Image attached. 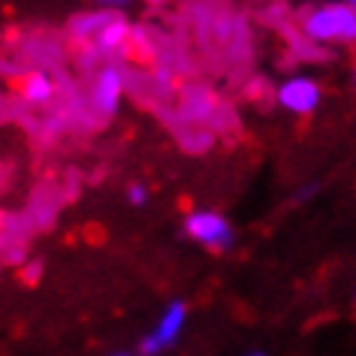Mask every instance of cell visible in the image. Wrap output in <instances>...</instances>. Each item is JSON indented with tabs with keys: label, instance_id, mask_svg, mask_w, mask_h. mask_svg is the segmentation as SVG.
<instances>
[{
	"label": "cell",
	"instance_id": "1",
	"mask_svg": "<svg viewBox=\"0 0 356 356\" xmlns=\"http://www.w3.org/2000/svg\"><path fill=\"white\" fill-rule=\"evenodd\" d=\"M296 28L317 46H356V10L344 0L305 6Z\"/></svg>",
	"mask_w": 356,
	"mask_h": 356
},
{
	"label": "cell",
	"instance_id": "2",
	"mask_svg": "<svg viewBox=\"0 0 356 356\" xmlns=\"http://www.w3.org/2000/svg\"><path fill=\"white\" fill-rule=\"evenodd\" d=\"M184 236H188L193 245L206 248V251H215V254H224L236 245L233 224H229L220 211H211V209L188 211V218H184Z\"/></svg>",
	"mask_w": 356,
	"mask_h": 356
},
{
	"label": "cell",
	"instance_id": "3",
	"mask_svg": "<svg viewBox=\"0 0 356 356\" xmlns=\"http://www.w3.org/2000/svg\"><path fill=\"white\" fill-rule=\"evenodd\" d=\"M124 94H127V73L121 64H103L91 79V106L97 115L112 118L121 109Z\"/></svg>",
	"mask_w": 356,
	"mask_h": 356
},
{
	"label": "cell",
	"instance_id": "4",
	"mask_svg": "<svg viewBox=\"0 0 356 356\" xmlns=\"http://www.w3.org/2000/svg\"><path fill=\"white\" fill-rule=\"evenodd\" d=\"M184 326H188V305L178 299L169 302L163 308V314L157 317V323L151 326V332L142 338V344H139L142 356H160L163 350H169V347L181 338Z\"/></svg>",
	"mask_w": 356,
	"mask_h": 356
},
{
	"label": "cell",
	"instance_id": "5",
	"mask_svg": "<svg viewBox=\"0 0 356 356\" xmlns=\"http://www.w3.org/2000/svg\"><path fill=\"white\" fill-rule=\"evenodd\" d=\"M320 100H323V88H320L311 76H290L275 88V103L290 115H311L317 112Z\"/></svg>",
	"mask_w": 356,
	"mask_h": 356
},
{
	"label": "cell",
	"instance_id": "6",
	"mask_svg": "<svg viewBox=\"0 0 356 356\" xmlns=\"http://www.w3.org/2000/svg\"><path fill=\"white\" fill-rule=\"evenodd\" d=\"M109 10H85V13H76L73 19H70L67 24V37L73 40V46L76 49H85V46H91L94 37L100 33V28L106 22H109Z\"/></svg>",
	"mask_w": 356,
	"mask_h": 356
},
{
	"label": "cell",
	"instance_id": "7",
	"mask_svg": "<svg viewBox=\"0 0 356 356\" xmlns=\"http://www.w3.org/2000/svg\"><path fill=\"white\" fill-rule=\"evenodd\" d=\"M19 94H22V100L28 106H33V109H42V106H49L51 100H55L58 82H55V76H51V73H46V70H33V73H28L22 79Z\"/></svg>",
	"mask_w": 356,
	"mask_h": 356
},
{
	"label": "cell",
	"instance_id": "8",
	"mask_svg": "<svg viewBox=\"0 0 356 356\" xmlns=\"http://www.w3.org/2000/svg\"><path fill=\"white\" fill-rule=\"evenodd\" d=\"M284 40H287V49L293 51V58L305 60V64H317V60H326V49L311 42L299 28H284Z\"/></svg>",
	"mask_w": 356,
	"mask_h": 356
},
{
	"label": "cell",
	"instance_id": "9",
	"mask_svg": "<svg viewBox=\"0 0 356 356\" xmlns=\"http://www.w3.org/2000/svg\"><path fill=\"white\" fill-rule=\"evenodd\" d=\"M42 278V263L40 260H28L22 266V281L24 284H37Z\"/></svg>",
	"mask_w": 356,
	"mask_h": 356
},
{
	"label": "cell",
	"instance_id": "10",
	"mask_svg": "<svg viewBox=\"0 0 356 356\" xmlns=\"http://www.w3.org/2000/svg\"><path fill=\"white\" fill-rule=\"evenodd\" d=\"M127 202L130 206H145L148 202V188L145 184H130L127 188Z\"/></svg>",
	"mask_w": 356,
	"mask_h": 356
},
{
	"label": "cell",
	"instance_id": "11",
	"mask_svg": "<svg viewBox=\"0 0 356 356\" xmlns=\"http://www.w3.org/2000/svg\"><path fill=\"white\" fill-rule=\"evenodd\" d=\"M130 0H94L97 10H109V13H121V6H127Z\"/></svg>",
	"mask_w": 356,
	"mask_h": 356
},
{
	"label": "cell",
	"instance_id": "12",
	"mask_svg": "<svg viewBox=\"0 0 356 356\" xmlns=\"http://www.w3.org/2000/svg\"><path fill=\"white\" fill-rule=\"evenodd\" d=\"M145 3H154V6H160V3H169V0H145Z\"/></svg>",
	"mask_w": 356,
	"mask_h": 356
},
{
	"label": "cell",
	"instance_id": "13",
	"mask_svg": "<svg viewBox=\"0 0 356 356\" xmlns=\"http://www.w3.org/2000/svg\"><path fill=\"white\" fill-rule=\"evenodd\" d=\"M245 356H266L263 350H251V353H245Z\"/></svg>",
	"mask_w": 356,
	"mask_h": 356
},
{
	"label": "cell",
	"instance_id": "14",
	"mask_svg": "<svg viewBox=\"0 0 356 356\" xmlns=\"http://www.w3.org/2000/svg\"><path fill=\"white\" fill-rule=\"evenodd\" d=\"M112 356H133V353H127V350H118V353H112Z\"/></svg>",
	"mask_w": 356,
	"mask_h": 356
},
{
	"label": "cell",
	"instance_id": "15",
	"mask_svg": "<svg viewBox=\"0 0 356 356\" xmlns=\"http://www.w3.org/2000/svg\"><path fill=\"white\" fill-rule=\"evenodd\" d=\"M344 3H347V6H353V10H356V0H344Z\"/></svg>",
	"mask_w": 356,
	"mask_h": 356
},
{
	"label": "cell",
	"instance_id": "16",
	"mask_svg": "<svg viewBox=\"0 0 356 356\" xmlns=\"http://www.w3.org/2000/svg\"><path fill=\"white\" fill-rule=\"evenodd\" d=\"M275 3H284V0H275Z\"/></svg>",
	"mask_w": 356,
	"mask_h": 356
}]
</instances>
